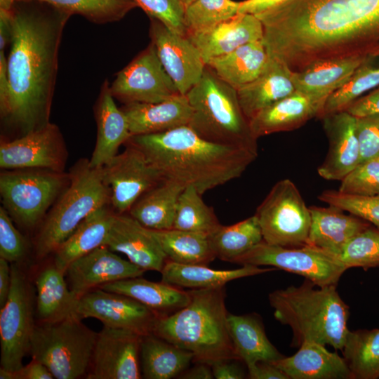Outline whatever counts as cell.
<instances>
[{"label": "cell", "mask_w": 379, "mask_h": 379, "mask_svg": "<svg viewBox=\"0 0 379 379\" xmlns=\"http://www.w3.org/2000/svg\"><path fill=\"white\" fill-rule=\"evenodd\" d=\"M255 16L269 57L292 72L317 60L378 53L379 0H286Z\"/></svg>", "instance_id": "6da1fadb"}, {"label": "cell", "mask_w": 379, "mask_h": 379, "mask_svg": "<svg viewBox=\"0 0 379 379\" xmlns=\"http://www.w3.org/2000/svg\"><path fill=\"white\" fill-rule=\"evenodd\" d=\"M25 2L11 11L8 93L0 102L1 119L20 135L50 122L59 47L72 15L48 4L42 8Z\"/></svg>", "instance_id": "7a4b0ae2"}, {"label": "cell", "mask_w": 379, "mask_h": 379, "mask_svg": "<svg viewBox=\"0 0 379 379\" xmlns=\"http://www.w3.org/2000/svg\"><path fill=\"white\" fill-rule=\"evenodd\" d=\"M127 142L138 148L166 179L203 194L240 177L258 152L221 145L200 137L188 125L169 131L133 135Z\"/></svg>", "instance_id": "3957f363"}, {"label": "cell", "mask_w": 379, "mask_h": 379, "mask_svg": "<svg viewBox=\"0 0 379 379\" xmlns=\"http://www.w3.org/2000/svg\"><path fill=\"white\" fill-rule=\"evenodd\" d=\"M189 292V304L159 317L153 333L191 352L194 363L212 366L220 361L239 360L228 329L225 286Z\"/></svg>", "instance_id": "277c9868"}, {"label": "cell", "mask_w": 379, "mask_h": 379, "mask_svg": "<svg viewBox=\"0 0 379 379\" xmlns=\"http://www.w3.org/2000/svg\"><path fill=\"white\" fill-rule=\"evenodd\" d=\"M268 300L274 318L292 329L295 346L315 342L343 350L350 313L336 285L318 286L306 279L299 286L271 292Z\"/></svg>", "instance_id": "5b68a950"}, {"label": "cell", "mask_w": 379, "mask_h": 379, "mask_svg": "<svg viewBox=\"0 0 379 379\" xmlns=\"http://www.w3.org/2000/svg\"><path fill=\"white\" fill-rule=\"evenodd\" d=\"M185 95L192 109L188 126L200 137L258 152L257 139L241 107L237 90L208 67Z\"/></svg>", "instance_id": "8992f818"}, {"label": "cell", "mask_w": 379, "mask_h": 379, "mask_svg": "<svg viewBox=\"0 0 379 379\" xmlns=\"http://www.w3.org/2000/svg\"><path fill=\"white\" fill-rule=\"evenodd\" d=\"M69 175V185L36 237L35 249L39 259L54 253L87 216L110 204V192L103 181L102 168H93L88 161H81Z\"/></svg>", "instance_id": "52a82bcc"}, {"label": "cell", "mask_w": 379, "mask_h": 379, "mask_svg": "<svg viewBox=\"0 0 379 379\" xmlns=\"http://www.w3.org/2000/svg\"><path fill=\"white\" fill-rule=\"evenodd\" d=\"M98 333L71 316L35 324L30 341L32 359L56 379H76L88 372Z\"/></svg>", "instance_id": "ba28073f"}, {"label": "cell", "mask_w": 379, "mask_h": 379, "mask_svg": "<svg viewBox=\"0 0 379 379\" xmlns=\"http://www.w3.org/2000/svg\"><path fill=\"white\" fill-rule=\"evenodd\" d=\"M69 182V175L42 168L6 170L0 175L3 207L21 226L32 228Z\"/></svg>", "instance_id": "9c48e42d"}, {"label": "cell", "mask_w": 379, "mask_h": 379, "mask_svg": "<svg viewBox=\"0 0 379 379\" xmlns=\"http://www.w3.org/2000/svg\"><path fill=\"white\" fill-rule=\"evenodd\" d=\"M263 241L284 247L307 245L311 225L310 207L295 185L278 181L256 209Z\"/></svg>", "instance_id": "30bf717a"}, {"label": "cell", "mask_w": 379, "mask_h": 379, "mask_svg": "<svg viewBox=\"0 0 379 379\" xmlns=\"http://www.w3.org/2000/svg\"><path fill=\"white\" fill-rule=\"evenodd\" d=\"M35 298L25 272L18 264H11V287L0 310L1 368L16 371L23 366L36 324Z\"/></svg>", "instance_id": "8fae6325"}, {"label": "cell", "mask_w": 379, "mask_h": 379, "mask_svg": "<svg viewBox=\"0 0 379 379\" xmlns=\"http://www.w3.org/2000/svg\"><path fill=\"white\" fill-rule=\"evenodd\" d=\"M241 265L272 266L305 277L318 286L337 285L347 269L338 257L315 247H284L264 241L237 258Z\"/></svg>", "instance_id": "7c38bea8"}, {"label": "cell", "mask_w": 379, "mask_h": 379, "mask_svg": "<svg viewBox=\"0 0 379 379\" xmlns=\"http://www.w3.org/2000/svg\"><path fill=\"white\" fill-rule=\"evenodd\" d=\"M109 88L114 98L124 105L157 103L180 94L151 42L117 74Z\"/></svg>", "instance_id": "4fadbf2b"}, {"label": "cell", "mask_w": 379, "mask_h": 379, "mask_svg": "<svg viewBox=\"0 0 379 379\" xmlns=\"http://www.w3.org/2000/svg\"><path fill=\"white\" fill-rule=\"evenodd\" d=\"M127 147L102 168L105 184L110 192V204L116 213L128 212L147 191L165 178L134 145Z\"/></svg>", "instance_id": "5bb4252c"}, {"label": "cell", "mask_w": 379, "mask_h": 379, "mask_svg": "<svg viewBox=\"0 0 379 379\" xmlns=\"http://www.w3.org/2000/svg\"><path fill=\"white\" fill-rule=\"evenodd\" d=\"M74 317L81 320L95 318L104 326L128 330L142 336L153 333L156 322L161 317L129 296L100 288L78 298Z\"/></svg>", "instance_id": "9a60e30c"}, {"label": "cell", "mask_w": 379, "mask_h": 379, "mask_svg": "<svg viewBox=\"0 0 379 379\" xmlns=\"http://www.w3.org/2000/svg\"><path fill=\"white\" fill-rule=\"evenodd\" d=\"M66 158L60 129L51 122L0 144V166L4 170L42 168L63 172Z\"/></svg>", "instance_id": "2e32d148"}, {"label": "cell", "mask_w": 379, "mask_h": 379, "mask_svg": "<svg viewBox=\"0 0 379 379\" xmlns=\"http://www.w3.org/2000/svg\"><path fill=\"white\" fill-rule=\"evenodd\" d=\"M142 335L125 329L104 326L98 333L88 379L141 378Z\"/></svg>", "instance_id": "e0dca14e"}, {"label": "cell", "mask_w": 379, "mask_h": 379, "mask_svg": "<svg viewBox=\"0 0 379 379\" xmlns=\"http://www.w3.org/2000/svg\"><path fill=\"white\" fill-rule=\"evenodd\" d=\"M151 43L164 69L182 95H186L201 79L206 67L199 50L190 39L150 18Z\"/></svg>", "instance_id": "ac0fdd59"}, {"label": "cell", "mask_w": 379, "mask_h": 379, "mask_svg": "<svg viewBox=\"0 0 379 379\" xmlns=\"http://www.w3.org/2000/svg\"><path fill=\"white\" fill-rule=\"evenodd\" d=\"M145 270L101 246L73 261L65 275L71 291L79 298L100 286L121 279L141 277Z\"/></svg>", "instance_id": "d6986e66"}, {"label": "cell", "mask_w": 379, "mask_h": 379, "mask_svg": "<svg viewBox=\"0 0 379 379\" xmlns=\"http://www.w3.org/2000/svg\"><path fill=\"white\" fill-rule=\"evenodd\" d=\"M142 270L161 272L167 258L150 229L129 214H116L104 243Z\"/></svg>", "instance_id": "ffe728a7"}, {"label": "cell", "mask_w": 379, "mask_h": 379, "mask_svg": "<svg viewBox=\"0 0 379 379\" xmlns=\"http://www.w3.org/2000/svg\"><path fill=\"white\" fill-rule=\"evenodd\" d=\"M322 118L329 145L325 160L318 168V173L326 180H341L361 161L356 117L342 111Z\"/></svg>", "instance_id": "44dd1931"}, {"label": "cell", "mask_w": 379, "mask_h": 379, "mask_svg": "<svg viewBox=\"0 0 379 379\" xmlns=\"http://www.w3.org/2000/svg\"><path fill=\"white\" fill-rule=\"evenodd\" d=\"M204 62L225 55L248 43L262 40L263 27L255 15L237 13L201 32L187 34Z\"/></svg>", "instance_id": "7402d4cb"}, {"label": "cell", "mask_w": 379, "mask_h": 379, "mask_svg": "<svg viewBox=\"0 0 379 379\" xmlns=\"http://www.w3.org/2000/svg\"><path fill=\"white\" fill-rule=\"evenodd\" d=\"M366 58L352 57L311 62L301 70L292 72L295 89L308 97L321 113L327 98L347 81Z\"/></svg>", "instance_id": "603a6c76"}, {"label": "cell", "mask_w": 379, "mask_h": 379, "mask_svg": "<svg viewBox=\"0 0 379 379\" xmlns=\"http://www.w3.org/2000/svg\"><path fill=\"white\" fill-rule=\"evenodd\" d=\"M107 80L102 83L95 107L97 138L89 161L93 168H102L117 154L121 145L132 136L127 119L114 102Z\"/></svg>", "instance_id": "cb8c5ba5"}, {"label": "cell", "mask_w": 379, "mask_h": 379, "mask_svg": "<svg viewBox=\"0 0 379 379\" xmlns=\"http://www.w3.org/2000/svg\"><path fill=\"white\" fill-rule=\"evenodd\" d=\"M293 355L271 362L288 379H352L350 369L338 353L325 345L304 342Z\"/></svg>", "instance_id": "d4e9b609"}, {"label": "cell", "mask_w": 379, "mask_h": 379, "mask_svg": "<svg viewBox=\"0 0 379 379\" xmlns=\"http://www.w3.org/2000/svg\"><path fill=\"white\" fill-rule=\"evenodd\" d=\"M133 135L169 131L187 126L192 109L185 95L178 94L157 103H129L121 108Z\"/></svg>", "instance_id": "484cf974"}, {"label": "cell", "mask_w": 379, "mask_h": 379, "mask_svg": "<svg viewBox=\"0 0 379 379\" xmlns=\"http://www.w3.org/2000/svg\"><path fill=\"white\" fill-rule=\"evenodd\" d=\"M311 225L307 245L338 258L347 242L370 225L341 209L312 206ZM339 259V258H338Z\"/></svg>", "instance_id": "4316f807"}, {"label": "cell", "mask_w": 379, "mask_h": 379, "mask_svg": "<svg viewBox=\"0 0 379 379\" xmlns=\"http://www.w3.org/2000/svg\"><path fill=\"white\" fill-rule=\"evenodd\" d=\"M291 74L287 65L269 57L260 74L237 90L241 107L248 120L265 107L295 91Z\"/></svg>", "instance_id": "83f0119b"}, {"label": "cell", "mask_w": 379, "mask_h": 379, "mask_svg": "<svg viewBox=\"0 0 379 379\" xmlns=\"http://www.w3.org/2000/svg\"><path fill=\"white\" fill-rule=\"evenodd\" d=\"M320 108L305 95L295 91L292 94L265 107L249 120L253 136L288 131L302 126L314 117Z\"/></svg>", "instance_id": "f1b7e54d"}, {"label": "cell", "mask_w": 379, "mask_h": 379, "mask_svg": "<svg viewBox=\"0 0 379 379\" xmlns=\"http://www.w3.org/2000/svg\"><path fill=\"white\" fill-rule=\"evenodd\" d=\"M116 214L107 204L87 216L54 251L55 266L65 273L73 261L104 246Z\"/></svg>", "instance_id": "f546056e"}, {"label": "cell", "mask_w": 379, "mask_h": 379, "mask_svg": "<svg viewBox=\"0 0 379 379\" xmlns=\"http://www.w3.org/2000/svg\"><path fill=\"white\" fill-rule=\"evenodd\" d=\"M101 289L129 296L151 310L160 317L174 313L189 304V291L164 282H154L138 277L128 278L104 284Z\"/></svg>", "instance_id": "4dcf8cb0"}, {"label": "cell", "mask_w": 379, "mask_h": 379, "mask_svg": "<svg viewBox=\"0 0 379 379\" xmlns=\"http://www.w3.org/2000/svg\"><path fill=\"white\" fill-rule=\"evenodd\" d=\"M274 270L252 265L234 270H214L206 265L180 264L166 260L161 271V281L178 288L191 289L225 286L234 279Z\"/></svg>", "instance_id": "1f68e13d"}, {"label": "cell", "mask_w": 379, "mask_h": 379, "mask_svg": "<svg viewBox=\"0 0 379 379\" xmlns=\"http://www.w3.org/2000/svg\"><path fill=\"white\" fill-rule=\"evenodd\" d=\"M65 275L54 263L38 274L35 305L39 322L56 321L74 316L78 298L69 289Z\"/></svg>", "instance_id": "d6a6232c"}, {"label": "cell", "mask_w": 379, "mask_h": 379, "mask_svg": "<svg viewBox=\"0 0 379 379\" xmlns=\"http://www.w3.org/2000/svg\"><path fill=\"white\" fill-rule=\"evenodd\" d=\"M227 324L235 354L246 366L258 361L272 362L284 357L267 338L256 314L228 313Z\"/></svg>", "instance_id": "836d02e7"}, {"label": "cell", "mask_w": 379, "mask_h": 379, "mask_svg": "<svg viewBox=\"0 0 379 379\" xmlns=\"http://www.w3.org/2000/svg\"><path fill=\"white\" fill-rule=\"evenodd\" d=\"M268 60V53L260 40L248 43L229 53L211 59L206 62V67L237 90L255 79Z\"/></svg>", "instance_id": "e575fe53"}, {"label": "cell", "mask_w": 379, "mask_h": 379, "mask_svg": "<svg viewBox=\"0 0 379 379\" xmlns=\"http://www.w3.org/2000/svg\"><path fill=\"white\" fill-rule=\"evenodd\" d=\"M184 188L179 182L165 178L144 193L131 207L128 214L148 229H172L178 200Z\"/></svg>", "instance_id": "d590c367"}, {"label": "cell", "mask_w": 379, "mask_h": 379, "mask_svg": "<svg viewBox=\"0 0 379 379\" xmlns=\"http://www.w3.org/2000/svg\"><path fill=\"white\" fill-rule=\"evenodd\" d=\"M193 361V354L154 335L142 337L141 373L147 379L178 377Z\"/></svg>", "instance_id": "8d00e7d4"}, {"label": "cell", "mask_w": 379, "mask_h": 379, "mask_svg": "<svg viewBox=\"0 0 379 379\" xmlns=\"http://www.w3.org/2000/svg\"><path fill=\"white\" fill-rule=\"evenodd\" d=\"M151 231L168 260L206 265L216 258L208 235L174 228Z\"/></svg>", "instance_id": "74e56055"}, {"label": "cell", "mask_w": 379, "mask_h": 379, "mask_svg": "<svg viewBox=\"0 0 379 379\" xmlns=\"http://www.w3.org/2000/svg\"><path fill=\"white\" fill-rule=\"evenodd\" d=\"M342 352L352 378H379V328L350 331Z\"/></svg>", "instance_id": "f35d334b"}, {"label": "cell", "mask_w": 379, "mask_h": 379, "mask_svg": "<svg viewBox=\"0 0 379 379\" xmlns=\"http://www.w3.org/2000/svg\"><path fill=\"white\" fill-rule=\"evenodd\" d=\"M208 237L216 258L230 262L263 241L255 215L232 225H221Z\"/></svg>", "instance_id": "ab89813d"}, {"label": "cell", "mask_w": 379, "mask_h": 379, "mask_svg": "<svg viewBox=\"0 0 379 379\" xmlns=\"http://www.w3.org/2000/svg\"><path fill=\"white\" fill-rule=\"evenodd\" d=\"M201 195L192 185L184 188L178 200L173 228L209 236L221 225Z\"/></svg>", "instance_id": "60d3db41"}, {"label": "cell", "mask_w": 379, "mask_h": 379, "mask_svg": "<svg viewBox=\"0 0 379 379\" xmlns=\"http://www.w3.org/2000/svg\"><path fill=\"white\" fill-rule=\"evenodd\" d=\"M48 4L70 15H79L92 22L105 24L121 20L138 7L133 0H17Z\"/></svg>", "instance_id": "b9f144b4"}, {"label": "cell", "mask_w": 379, "mask_h": 379, "mask_svg": "<svg viewBox=\"0 0 379 379\" xmlns=\"http://www.w3.org/2000/svg\"><path fill=\"white\" fill-rule=\"evenodd\" d=\"M379 86V67L363 62L326 100L319 117L345 111L363 93Z\"/></svg>", "instance_id": "7bdbcfd3"}, {"label": "cell", "mask_w": 379, "mask_h": 379, "mask_svg": "<svg viewBox=\"0 0 379 379\" xmlns=\"http://www.w3.org/2000/svg\"><path fill=\"white\" fill-rule=\"evenodd\" d=\"M240 1L194 0L185 8L187 34L201 32L239 13Z\"/></svg>", "instance_id": "ee69618b"}, {"label": "cell", "mask_w": 379, "mask_h": 379, "mask_svg": "<svg viewBox=\"0 0 379 379\" xmlns=\"http://www.w3.org/2000/svg\"><path fill=\"white\" fill-rule=\"evenodd\" d=\"M338 258L347 270L379 267V229L370 225L357 234L345 245Z\"/></svg>", "instance_id": "f6af8a7d"}, {"label": "cell", "mask_w": 379, "mask_h": 379, "mask_svg": "<svg viewBox=\"0 0 379 379\" xmlns=\"http://www.w3.org/2000/svg\"><path fill=\"white\" fill-rule=\"evenodd\" d=\"M318 198L328 205L372 223L379 229V194L358 195L338 190H324Z\"/></svg>", "instance_id": "bcb514c9"}, {"label": "cell", "mask_w": 379, "mask_h": 379, "mask_svg": "<svg viewBox=\"0 0 379 379\" xmlns=\"http://www.w3.org/2000/svg\"><path fill=\"white\" fill-rule=\"evenodd\" d=\"M338 191L358 195L379 194V159L360 163L341 180Z\"/></svg>", "instance_id": "7dc6e473"}, {"label": "cell", "mask_w": 379, "mask_h": 379, "mask_svg": "<svg viewBox=\"0 0 379 379\" xmlns=\"http://www.w3.org/2000/svg\"><path fill=\"white\" fill-rule=\"evenodd\" d=\"M150 18H154L172 32L187 36L185 6L180 0H133Z\"/></svg>", "instance_id": "c3c4849f"}, {"label": "cell", "mask_w": 379, "mask_h": 379, "mask_svg": "<svg viewBox=\"0 0 379 379\" xmlns=\"http://www.w3.org/2000/svg\"><path fill=\"white\" fill-rule=\"evenodd\" d=\"M27 246L24 237L14 227L11 217L0 207V258L17 263L25 256Z\"/></svg>", "instance_id": "681fc988"}, {"label": "cell", "mask_w": 379, "mask_h": 379, "mask_svg": "<svg viewBox=\"0 0 379 379\" xmlns=\"http://www.w3.org/2000/svg\"><path fill=\"white\" fill-rule=\"evenodd\" d=\"M360 163L379 157V114L356 117Z\"/></svg>", "instance_id": "f907efd6"}, {"label": "cell", "mask_w": 379, "mask_h": 379, "mask_svg": "<svg viewBox=\"0 0 379 379\" xmlns=\"http://www.w3.org/2000/svg\"><path fill=\"white\" fill-rule=\"evenodd\" d=\"M1 379H53L55 378L48 368L41 362L32 359L16 371L0 368Z\"/></svg>", "instance_id": "816d5d0a"}, {"label": "cell", "mask_w": 379, "mask_h": 379, "mask_svg": "<svg viewBox=\"0 0 379 379\" xmlns=\"http://www.w3.org/2000/svg\"><path fill=\"white\" fill-rule=\"evenodd\" d=\"M345 111L355 117L379 114V86L371 93L357 99Z\"/></svg>", "instance_id": "f5cc1de1"}, {"label": "cell", "mask_w": 379, "mask_h": 379, "mask_svg": "<svg viewBox=\"0 0 379 379\" xmlns=\"http://www.w3.org/2000/svg\"><path fill=\"white\" fill-rule=\"evenodd\" d=\"M246 366L248 378L251 379H288L271 362L258 361Z\"/></svg>", "instance_id": "db71d44e"}, {"label": "cell", "mask_w": 379, "mask_h": 379, "mask_svg": "<svg viewBox=\"0 0 379 379\" xmlns=\"http://www.w3.org/2000/svg\"><path fill=\"white\" fill-rule=\"evenodd\" d=\"M237 359L220 361L211 366L214 378L242 379L245 378L243 370L234 362Z\"/></svg>", "instance_id": "11a10c76"}, {"label": "cell", "mask_w": 379, "mask_h": 379, "mask_svg": "<svg viewBox=\"0 0 379 379\" xmlns=\"http://www.w3.org/2000/svg\"><path fill=\"white\" fill-rule=\"evenodd\" d=\"M286 0H245L240 1L239 13L258 15Z\"/></svg>", "instance_id": "9f6ffc18"}, {"label": "cell", "mask_w": 379, "mask_h": 379, "mask_svg": "<svg viewBox=\"0 0 379 379\" xmlns=\"http://www.w3.org/2000/svg\"><path fill=\"white\" fill-rule=\"evenodd\" d=\"M9 263L0 258V308L5 305L11 287V265Z\"/></svg>", "instance_id": "6f0895ef"}, {"label": "cell", "mask_w": 379, "mask_h": 379, "mask_svg": "<svg viewBox=\"0 0 379 379\" xmlns=\"http://www.w3.org/2000/svg\"><path fill=\"white\" fill-rule=\"evenodd\" d=\"M12 35L11 11L0 9V51H5Z\"/></svg>", "instance_id": "680465c9"}, {"label": "cell", "mask_w": 379, "mask_h": 379, "mask_svg": "<svg viewBox=\"0 0 379 379\" xmlns=\"http://www.w3.org/2000/svg\"><path fill=\"white\" fill-rule=\"evenodd\" d=\"M190 368L185 369L178 378L183 379L214 378L211 366L204 363H195Z\"/></svg>", "instance_id": "91938a15"}, {"label": "cell", "mask_w": 379, "mask_h": 379, "mask_svg": "<svg viewBox=\"0 0 379 379\" xmlns=\"http://www.w3.org/2000/svg\"><path fill=\"white\" fill-rule=\"evenodd\" d=\"M17 0H0V9L11 11Z\"/></svg>", "instance_id": "94428289"}, {"label": "cell", "mask_w": 379, "mask_h": 379, "mask_svg": "<svg viewBox=\"0 0 379 379\" xmlns=\"http://www.w3.org/2000/svg\"><path fill=\"white\" fill-rule=\"evenodd\" d=\"M183 6H185V8L186 6L190 5L191 3H192L194 0H180Z\"/></svg>", "instance_id": "6125c7cd"}, {"label": "cell", "mask_w": 379, "mask_h": 379, "mask_svg": "<svg viewBox=\"0 0 379 379\" xmlns=\"http://www.w3.org/2000/svg\"><path fill=\"white\" fill-rule=\"evenodd\" d=\"M378 159H379V157H378Z\"/></svg>", "instance_id": "be15d7a7"}]
</instances>
